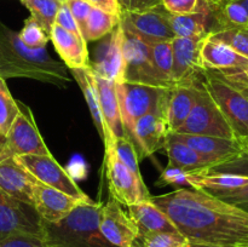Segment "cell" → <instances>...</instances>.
Returning a JSON list of instances; mask_svg holds the SVG:
<instances>
[{"mask_svg": "<svg viewBox=\"0 0 248 247\" xmlns=\"http://www.w3.org/2000/svg\"><path fill=\"white\" fill-rule=\"evenodd\" d=\"M189 242L248 246V212L202 189L178 188L150 196Z\"/></svg>", "mask_w": 248, "mask_h": 247, "instance_id": "cell-1", "label": "cell"}, {"mask_svg": "<svg viewBox=\"0 0 248 247\" xmlns=\"http://www.w3.org/2000/svg\"><path fill=\"white\" fill-rule=\"evenodd\" d=\"M0 77H26L65 89L69 85L67 67L44 48H29L18 31L0 22Z\"/></svg>", "mask_w": 248, "mask_h": 247, "instance_id": "cell-2", "label": "cell"}, {"mask_svg": "<svg viewBox=\"0 0 248 247\" xmlns=\"http://www.w3.org/2000/svg\"><path fill=\"white\" fill-rule=\"evenodd\" d=\"M102 206V202L90 200L78 205L60 223L43 222L45 244L55 247H116L99 230Z\"/></svg>", "mask_w": 248, "mask_h": 247, "instance_id": "cell-3", "label": "cell"}, {"mask_svg": "<svg viewBox=\"0 0 248 247\" xmlns=\"http://www.w3.org/2000/svg\"><path fill=\"white\" fill-rule=\"evenodd\" d=\"M201 81L229 125L235 140L248 145V98L215 72L201 73Z\"/></svg>", "mask_w": 248, "mask_h": 247, "instance_id": "cell-4", "label": "cell"}, {"mask_svg": "<svg viewBox=\"0 0 248 247\" xmlns=\"http://www.w3.org/2000/svg\"><path fill=\"white\" fill-rule=\"evenodd\" d=\"M115 86L127 137H131L133 125L138 119L166 103L171 90L137 82H121Z\"/></svg>", "mask_w": 248, "mask_h": 247, "instance_id": "cell-5", "label": "cell"}, {"mask_svg": "<svg viewBox=\"0 0 248 247\" xmlns=\"http://www.w3.org/2000/svg\"><path fill=\"white\" fill-rule=\"evenodd\" d=\"M201 73L196 77V97L194 107L191 108L186 123L176 133H186V135L213 136V137L235 139L229 125L215 101L201 81Z\"/></svg>", "mask_w": 248, "mask_h": 247, "instance_id": "cell-6", "label": "cell"}, {"mask_svg": "<svg viewBox=\"0 0 248 247\" xmlns=\"http://www.w3.org/2000/svg\"><path fill=\"white\" fill-rule=\"evenodd\" d=\"M104 165L111 199L123 206H131L150 199L144 181L138 178L119 157L114 147L104 148Z\"/></svg>", "mask_w": 248, "mask_h": 247, "instance_id": "cell-7", "label": "cell"}, {"mask_svg": "<svg viewBox=\"0 0 248 247\" xmlns=\"http://www.w3.org/2000/svg\"><path fill=\"white\" fill-rule=\"evenodd\" d=\"M19 108L21 111L5 136L0 152L12 157L51 154L36 127L31 109L26 104H22Z\"/></svg>", "mask_w": 248, "mask_h": 247, "instance_id": "cell-8", "label": "cell"}, {"mask_svg": "<svg viewBox=\"0 0 248 247\" xmlns=\"http://www.w3.org/2000/svg\"><path fill=\"white\" fill-rule=\"evenodd\" d=\"M17 161L26 167L39 182L58 189L67 195L79 200H90L70 174L56 161L52 154L47 155H22L16 157Z\"/></svg>", "mask_w": 248, "mask_h": 247, "instance_id": "cell-9", "label": "cell"}, {"mask_svg": "<svg viewBox=\"0 0 248 247\" xmlns=\"http://www.w3.org/2000/svg\"><path fill=\"white\" fill-rule=\"evenodd\" d=\"M166 107L167 102L143 115L133 125L130 138L137 149L138 157H148L164 149L170 136Z\"/></svg>", "mask_w": 248, "mask_h": 247, "instance_id": "cell-10", "label": "cell"}, {"mask_svg": "<svg viewBox=\"0 0 248 247\" xmlns=\"http://www.w3.org/2000/svg\"><path fill=\"white\" fill-rule=\"evenodd\" d=\"M123 53L124 64H125L124 69L125 82L159 86L153 68L149 44L131 31L124 29Z\"/></svg>", "mask_w": 248, "mask_h": 247, "instance_id": "cell-11", "label": "cell"}, {"mask_svg": "<svg viewBox=\"0 0 248 247\" xmlns=\"http://www.w3.org/2000/svg\"><path fill=\"white\" fill-rule=\"evenodd\" d=\"M99 230L108 242L116 247H136L140 232L124 207L118 201L103 203L99 212Z\"/></svg>", "mask_w": 248, "mask_h": 247, "instance_id": "cell-12", "label": "cell"}, {"mask_svg": "<svg viewBox=\"0 0 248 247\" xmlns=\"http://www.w3.org/2000/svg\"><path fill=\"white\" fill-rule=\"evenodd\" d=\"M120 23L124 29L148 44L171 41L176 36L170 26L169 11L164 6L144 12H123Z\"/></svg>", "mask_w": 248, "mask_h": 247, "instance_id": "cell-13", "label": "cell"}, {"mask_svg": "<svg viewBox=\"0 0 248 247\" xmlns=\"http://www.w3.org/2000/svg\"><path fill=\"white\" fill-rule=\"evenodd\" d=\"M15 232L43 235L44 224L33 206L0 190V239Z\"/></svg>", "mask_w": 248, "mask_h": 247, "instance_id": "cell-14", "label": "cell"}, {"mask_svg": "<svg viewBox=\"0 0 248 247\" xmlns=\"http://www.w3.org/2000/svg\"><path fill=\"white\" fill-rule=\"evenodd\" d=\"M199 68L205 72L232 74L248 69V58L207 34L201 41Z\"/></svg>", "mask_w": 248, "mask_h": 247, "instance_id": "cell-15", "label": "cell"}, {"mask_svg": "<svg viewBox=\"0 0 248 247\" xmlns=\"http://www.w3.org/2000/svg\"><path fill=\"white\" fill-rule=\"evenodd\" d=\"M86 201L67 195L63 191L51 188L39 181L34 188L33 207L39 217L41 218V220L48 223V224L60 223L68 215H70L78 205H80L81 202H86Z\"/></svg>", "mask_w": 248, "mask_h": 247, "instance_id": "cell-16", "label": "cell"}, {"mask_svg": "<svg viewBox=\"0 0 248 247\" xmlns=\"http://www.w3.org/2000/svg\"><path fill=\"white\" fill-rule=\"evenodd\" d=\"M38 179L22 166L16 157L0 152V190L7 195L33 206V195Z\"/></svg>", "mask_w": 248, "mask_h": 247, "instance_id": "cell-17", "label": "cell"}, {"mask_svg": "<svg viewBox=\"0 0 248 247\" xmlns=\"http://www.w3.org/2000/svg\"><path fill=\"white\" fill-rule=\"evenodd\" d=\"M202 39L174 36L171 40L174 86L191 82L201 72L199 68V51Z\"/></svg>", "mask_w": 248, "mask_h": 247, "instance_id": "cell-18", "label": "cell"}, {"mask_svg": "<svg viewBox=\"0 0 248 247\" xmlns=\"http://www.w3.org/2000/svg\"><path fill=\"white\" fill-rule=\"evenodd\" d=\"M174 139L181 140L199 154L213 160L216 165L232 159L241 152V145L235 139H228L213 136L186 135V133H170Z\"/></svg>", "mask_w": 248, "mask_h": 247, "instance_id": "cell-19", "label": "cell"}, {"mask_svg": "<svg viewBox=\"0 0 248 247\" xmlns=\"http://www.w3.org/2000/svg\"><path fill=\"white\" fill-rule=\"evenodd\" d=\"M50 40L68 69H78L90 65L87 43L82 36L75 35L53 24L50 31Z\"/></svg>", "mask_w": 248, "mask_h": 247, "instance_id": "cell-20", "label": "cell"}, {"mask_svg": "<svg viewBox=\"0 0 248 247\" xmlns=\"http://www.w3.org/2000/svg\"><path fill=\"white\" fill-rule=\"evenodd\" d=\"M72 73L73 77L79 85L82 94L85 97L87 106H89L90 113H91L92 120H93L94 126L97 128L99 137L103 140L104 148L111 147L114 143L106 124H104L103 118L101 114V108H99V94L98 89H97L96 75H94L93 68L91 64L84 68H78V69H69Z\"/></svg>", "mask_w": 248, "mask_h": 247, "instance_id": "cell-21", "label": "cell"}, {"mask_svg": "<svg viewBox=\"0 0 248 247\" xmlns=\"http://www.w3.org/2000/svg\"><path fill=\"white\" fill-rule=\"evenodd\" d=\"M123 40H124V29L120 23L113 29L110 33L107 47L103 55L98 61L91 67L93 68L94 73L104 79L113 81L115 84L125 82L124 77V53H123Z\"/></svg>", "mask_w": 248, "mask_h": 247, "instance_id": "cell-22", "label": "cell"}, {"mask_svg": "<svg viewBox=\"0 0 248 247\" xmlns=\"http://www.w3.org/2000/svg\"><path fill=\"white\" fill-rule=\"evenodd\" d=\"M128 215L136 223L140 237L154 232H177L170 218L150 199L127 206Z\"/></svg>", "mask_w": 248, "mask_h": 247, "instance_id": "cell-23", "label": "cell"}, {"mask_svg": "<svg viewBox=\"0 0 248 247\" xmlns=\"http://www.w3.org/2000/svg\"><path fill=\"white\" fill-rule=\"evenodd\" d=\"M97 89L99 94V108H101L102 118L108 128L113 140L125 137V127L121 118L120 104H119L118 93H116L115 82L109 81L104 77L96 74Z\"/></svg>", "mask_w": 248, "mask_h": 247, "instance_id": "cell-24", "label": "cell"}, {"mask_svg": "<svg viewBox=\"0 0 248 247\" xmlns=\"http://www.w3.org/2000/svg\"><path fill=\"white\" fill-rule=\"evenodd\" d=\"M196 77L191 82L176 85L170 90L166 107V118L170 133H176L183 126L191 108L194 107L196 97Z\"/></svg>", "mask_w": 248, "mask_h": 247, "instance_id": "cell-25", "label": "cell"}, {"mask_svg": "<svg viewBox=\"0 0 248 247\" xmlns=\"http://www.w3.org/2000/svg\"><path fill=\"white\" fill-rule=\"evenodd\" d=\"M211 21V11L206 0H199L194 12L173 15L169 12V22L174 35L181 38H205L208 34L207 26Z\"/></svg>", "mask_w": 248, "mask_h": 247, "instance_id": "cell-26", "label": "cell"}, {"mask_svg": "<svg viewBox=\"0 0 248 247\" xmlns=\"http://www.w3.org/2000/svg\"><path fill=\"white\" fill-rule=\"evenodd\" d=\"M164 150L169 157L167 166L177 167V169H181L186 172L200 173L208 167L216 165L213 160L199 154L198 152L191 149L190 147L184 144L181 140L174 139L171 136H169V138H167Z\"/></svg>", "mask_w": 248, "mask_h": 247, "instance_id": "cell-27", "label": "cell"}, {"mask_svg": "<svg viewBox=\"0 0 248 247\" xmlns=\"http://www.w3.org/2000/svg\"><path fill=\"white\" fill-rule=\"evenodd\" d=\"M212 27L208 33L228 29L248 28V14L239 1H229L211 10Z\"/></svg>", "mask_w": 248, "mask_h": 247, "instance_id": "cell-28", "label": "cell"}, {"mask_svg": "<svg viewBox=\"0 0 248 247\" xmlns=\"http://www.w3.org/2000/svg\"><path fill=\"white\" fill-rule=\"evenodd\" d=\"M150 45V56H152L153 68L155 77L160 87L172 89L173 82V56H172L171 41H160L152 43Z\"/></svg>", "mask_w": 248, "mask_h": 247, "instance_id": "cell-29", "label": "cell"}, {"mask_svg": "<svg viewBox=\"0 0 248 247\" xmlns=\"http://www.w3.org/2000/svg\"><path fill=\"white\" fill-rule=\"evenodd\" d=\"M120 23V16L108 14L97 7H92L86 21L84 39L87 41H94L102 39L113 31Z\"/></svg>", "mask_w": 248, "mask_h": 247, "instance_id": "cell-30", "label": "cell"}, {"mask_svg": "<svg viewBox=\"0 0 248 247\" xmlns=\"http://www.w3.org/2000/svg\"><path fill=\"white\" fill-rule=\"evenodd\" d=\"M21 1L29 10L31 16L34 17L50 34L51 28L55 24L56 15L63 1L61 0H21Z\"/></svg>", "mask_w": 248, "mask_h": 247, "instance_id": "cell-31", "label": "cell"}, {"mask_svg": "<svg viewBox=\"0 0 248 247\" xmlns=\"http://www.w3.org/2000/svg\"><path fill=\"white\" fill-rule=\"evenodd\" d=\"M19 111L21 108L12 97L6 81L0 77V136L5 137L7 135Z\"/></svg>", "mask_w": 248, "mask_h": 247, "instance_id": "cell-32", "label": "cell"}, {"mask_svg": "<svg viewBox=\"0 0 248 247\" xmlns=\"http://www.w3.org/2000/svg\"><path fill=\"white\" fill-rule=\"evenodd\" d=\"M203 174H230V176L248 177V145L242 148L241 152L232 159L219 162L217 165L208 167L205 171L200 172Z\"/></svg>", "mask_w": 248, "mask_h": 247, "instance_id": "cell-33", "label": "cell"}, {"mask_svg": "<svg viewBox=\"0 0 248 247\" xmlns=\"http://www.w3.org/2000/svg\"><path fill=\"white\" fill-rule=\"evenodd\" d=\"M18 35L22 43L29 48H44L50 40V34L31 16L24 21L23 28L18 31Z\"/></svg>", "mask_w": 248, "mask_h": 247, "instance_id": "cell-34", "label": "cell"}, {"mask_svg": "<svg viewBox=\"0 0 248 247\" xmlns=\"http://www.w3.org/2000/svg\"><path fill=\"white\" fill-rule=\"evenodd\" d=\"M188 239L181 232H154L138 239L136 247H186Z\"/></svg>", "mask_w": 248, "mask_h": 247, "instance_id": "cell-35", "label": "cell"}, {"mask_svg": "<svg viewBox=\"0 0 248 247\" xmlns=\"http://www.w3.org/2000/svg\"><path fill=\"white\" fill-rule=\"evenodd\" d=\"M212 38L223 41L234 48L240 55L248 58V28L228 29V31L208 33Z\"/></svg>", "mask_w": 248, "mask_h": 247, "instance_id": "cell-36", "label": "cell"}, {"mask_svg": "<svg viewBox=\"0 0 248 247\" xmlns=\"http://www.w3.org/2000/svg\"><path fill=\"white\" fill-rule=\"evenodd\" d=\"M113 147L115 149L116 154L121 159V161L138 177V178L143 179L142 174H140V166H138V153L136 149L135 144L131 140L130 137L125 136V137L118 138L114 140Z\"/></svg>", "mask_w": 248, "mask_h": 247, "instance_id": "cell-37", "label": "cell"}, {"mask_svg": "<svg viewBox=\"0 0 248 247\" xmlns=\"http://www.w3.org/2000/svg\"><path fill=\"white\" fill-rule=\"evenodd\" d=\"M45 239L43 235L29 232H15L0 239V247H44Z\"/></svg>", "mask_w": 248, "mask_h": 247, "instance_id": "cell-38", "label": "cell"}, {"mask_svg": "<svg viewBox=\"0 0 248 247\" xmlns=\"http://www.w3.org/2000/svg\"><path fill=\"white\" fill-rule=\"evenodd\" d=\"M212 195L217 196L220 200L225 201L228 203L237 206V207L242 208V210L248 212V183L245 185L239 186V188L229 189V190H223L219 193L212 194Z\"/></svg>", "mask_w": 248, "mask_h": 247, "instance_id": "cell-39", "label": "cell"}, {"mask_svg": "<svg viewBox=\"0 0 248 247\" xmlns=\"http://www.w3.org/2000/svg\"><path fill=\"white\" fill-rule=\"evenodd\" d=\"M67 6L69 7L78 27H79L81 35L84 38L85 28H86V21L89 17L90 12L92 10V5L87 0H64Z\"/></svg>", "mask_w": 248, "mask_h": 247, "instance_id": "cell-40", "label": "cell"}, {"mask_svg": "<svg viewBox=\"0 0 248 247\" xmlns=\"http://www.w3.org/2000/svg\"><path fill=\"white\" fill-rule=\"evenodd\" d=\"M191 172L183 171L177 167L167 166L160 174L159 182L162 185H189V174Z\"/></svg>", "mask_w": 248, "mask_h": 247, "instance_id": "cell-41", "label": "cell"}, {"mask_svg": "<svg viewBox=\"0 0 248 247\" xmlns=\"http://www.w3.org/2000/svg\"><path fill=\"white\" fill-rule=\"evenodd\" d=\"M120 15L123 12H144L162 6V0H118Z\"/></svg>", "mask_w": 248, "mask_h": 247, "instance_id": "cell-42", "label": "cell"}, {"mask_svg": "<svg viewBox=\"0 0 248 247\" xmlns=\"http://www.w3.org/2000/svg\"><path fill=\"white\" fill-rule=\"evenodd\" d=\"M55 24H57L61 28L65 29V31H70V33L75 34V35H81V31H80L79 27H78L77 22H75L74 17H73L72 12H70L69 7L67 6L64 1L61 5L60 10H58L57 15H56Z\"/></svg>", "mask_w": 248, "mask_h": 247, "instance_id": "cell-43", "label": "cell"}, {"mask_svg": "<svg viewBox=\"0 0 248 247\" xmlns=\"http://www.w3.org/2000/svg\"><path fill=\"white\" fill-rule=\"evenodd\" d=\"M199 0H162V6L173 15H184L194 12L198 7Z\"/></svg>", "mask_w": 248, "mask_h": 247, "instance_id": "cell-44", "label": "cell"}, {"mask_svg": "<svg viewBox=\"0 0 248 247\" xmlns=\"http://www.w3.org/2000/svg\"><path fill=\"white\" fill-rule=\"evenodd\" d=\"M217 74L222 79H224L225 81L229 82L232 86H234L235 89L239 90L248 98V69L242 70V72L232 73V74H219V73H217Z\"/></svg>", "mask_w": 248, "mask_h": 247, "instance_id": "cell-45", "label": "cell"}, {"mask_svg": "<svg viewBox=\"0 0 248 247\" xmlns=\"http://www.w3.org/2000/svg\"><path fill=\"white\" fill-rule=\"evenodd\" d=\"M93 7L102 10L108 14L120 16V9H119L118 0H87Z\"/></svg>", "mask_w": 248, "mask_h": 247, "instance_id": "cell-46", "label": "cell"}, {"mask_svg": "<svg viewBox=\"0 0 248 247\" xmlns=\"http://www.w3.org/2000/svg\"><path fill=\"white\" fill-rule=\"evenodd\" d=\"M229 1H235V0H206L208 7H210V11L212 9H215V7L220 6V5H223V4H227V2H229Z\"/></svg>", "mask_w": 248, "mask_h": 247, "instance_id": "cell-47", "label": "cell"}, {"mask_svg": "<svg viewBox=\"0 0 248 247\" xmlns=\"http://www.w3.org/2000/svg\"><path fill=\"white\" fill-rule=\"evenodd\" d=\"M186 247H239V246H219V245H207V244H195V242H189V244L186 245Z\"/></svg>", "mask_w": 248, "mask_h": 247, "instance_id": "cell-48", "label": "cell"}, {"mask_svg": "<svg viewBox=\"0 0 248 247\" xmlns=\"http://www.w3.org/2000/svg\"><path fill=\"white\" fill-rule=\"evenodd\" d=\"M236 1H239L240 4H241L242 6H244L245 9H246V11H247V14H248V0H236Z\"/></svg>", "mask_w": 248, "mask_h": 247, "instance_id": "cell-49", "label": "cell"}, {"mask_svg": "<svg viewBox=\"0 0 248 247\" xmlns=\"http://www.w3.org/2000/svg\"><path fill=\"white\" fill-rule=\"evenodd\" d=\"M4 140H5V137H2V136H0V149H1L2 144H4Z\"/></svg>", "mask_w": 248, "mask_h": 247, "instance_id": "cell-50", "label": "cell"}, {"mask_svg": "<svg viewBox=\"0 0 248 247\" xmlns=\"http://www.w3.org/2000/svg\"><path fill=\"white\" fill-rule=\"evenodd\" d=\"M44 247H55V246H52V245H47V244H45V246Z\"/></svg>", "mask_w": 248, "mask_h": 247, "instance_id": "cell-51", "label": "cell"}, {"mask_svg": "<svg viewBox=\"0 0 248 247\" xmlns=\"http://www.w3.org/2000/svg\"><path fill=\"white\" fill-rule=\"evenodd\" d=\"M61 1H64V0H61Z\"/></svg>", "mask_w": 248, "mask_h": 247, "instance_id": "cell-52", "label": "cell"}]
</instances>
